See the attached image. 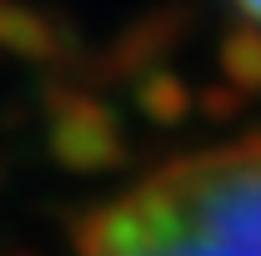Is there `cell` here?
<instances>
[{"label":"cell","instance_id":"obj_1","mask_svg":"<svg viewBox=\"0 0 261 256\" xmlns=\"http://www.w3.org/2000/svg\"><path fill=\"white\" fill-rule=\"evenodd\" d=\"M75 256H261V131L136 176L81 226Z\"/></svg>","mask_w":261,"mask_h":256},{"label":"cell","instance_id":"obj_2","mask_svg":"<svg viewBox=\"0 0 261 256\" xmlns=\"http://www.w3.org/2000/svg\"><path fill=\"white\" fill-rule=\"evenodd\" d=\"M231 5H236L241 15H251V20H256V25H261V0H231Z\"/></svg>","mask_w":261,"mask_h":256}]
</instances>
